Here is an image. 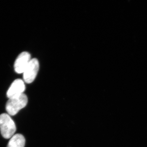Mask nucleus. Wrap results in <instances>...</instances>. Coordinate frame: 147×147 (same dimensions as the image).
I'll return each instance as SVG.
<instances>
[{
    "mask_svg": "<svg viewBox=\"0 0 147 147\" xmlns=\"http://www.w3.org/2000/svg\"><path fill=\"white\" fill-rule=\"evenodd\" d=\"M28 98L25 94L9 98L6 105V110L9 115H16L21 109L26 106Z\"/></svg>",
    "mask_w": 147,
    "mask_h": 147,
    "instance_id": "nucleus-2",
    "label": "nucleus"
},
{
    "mask_svg": "<svg viewBox=\"0 0 147 147\" xmlns=\"http://www.w3.org/2000/svg\"><path fill=\"white\" fill-rule=\"evenodd\" d=\"M26 139L23 135L17 134L10 138L7 147H24Z\"/></svg>",
    "mask_w": 147,
    "mask_h": 147,
    "instance_id": "nucleus-6",
    "label": "nucleus"
},
{
    "mask_svg": "<svg viewBox=\"0 0 147 147\" xmlns=\"http://www.w3.org/2000/svg\"><path fill=\"white\" fill-rule=\"evenodd\" d=\"M39 63L36 59H31L23 73L24 82L27 84L33 82L39 70Z\"/></svg>",
    "mask_w": 147,
    "mask_h": 147,
    "instance_id": "nucleus-3",
    "label": "nucleus"
},
{
    "mask_svg": "<svg viewBox=\"0 0 147 147\" xmlns=\"http://www.w3.org/2000/svg\"><path fill=\"white\" fill-rule=\"evenodd\" d=\"M31 60L30 55L28 52H22L18 55L14 65V70L16 73H24Z\"/></svg>",
    "mask_w": 147,
    "mask_h": 147,
    "instance_id": "nucleus-4",
    "label": "nucleus"
},
{
    "mask_svg": "<svg viewBox=\"0 0 147 147\" xmlns=\"http://www.w3.org/2000/svg\"><path fill=\"white\" fill-rule=\"evenodd\" d=\"M26 86L24 81L20 79H16L11 85L7 95L9 98L16 97L24 94Z\"/></svg>",
    "mask_w": 147,
    "mask_h": 147,
    "instance_id": "nucleus-5",
    "label": "nucleus"
},
{
    "mask_svg": "<svg viewBox=\"0 0 147 147\" xmlns=\"http://www.w3.org/2000/svg\"><path fill=\"white\" fill-rule=\"evenodd\" d=\"M0 129L2 135L5 139H10L14 135L16 125L8 114L3 113L0 115Z\"/></svg>",
    "mask_w": 147,
    "mask_h": 147,
    "instance_id": "nucleus-1",
    "label": "nucleus"
}]
</instances>
